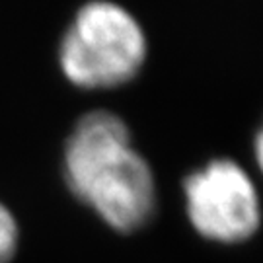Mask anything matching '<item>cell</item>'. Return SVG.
I'll return each mask as SVG.
<instances>
[{"mask_svg":"<svg viewBox=\"0 0 263 263\" xmlns=\"http://www.w3.org/2000/svg\"><path fill=\"white\" fill-rule=\"evenodd\" d=\"M63 170L68 189L113 230L131 234L154 216V172L119 115L86 113L65 144Z\"/></svg>","mask_w":263,"mask_h":263,"instance_id":"1","label":"cell"},{"mask_svg":"<svg viewBox=\"0 0 263 263\" xmlns=\"http://www.w3.org/2000/svg\"><path fill=\"white\" fill-rule=\"evenodd\" d=\"M148 45L129 10L94 0L78 10L61 41L59 63L78 88L109 90L131 82L146 61Z\"/></svg>","mask_w":263,"mask_h":263,"instance_id":"2","label":"cell"},{"mask_svg":"<svg viewBox=\"0 0 263 263\" xmlns=\"http://www.w3.org/2000/svg\"><path fill=\"white\" fill-rule=\"evenodd\" d=\"M185 215L199 236L216 244L248 242L261 226V199L236 160L215 158L183 181Z\"/></svg>","mask_w":263,"mask_h":263,"instance_id":"3","label":"cell"},{"mask_svg":"<svg viewBox=\"0 0 263 263\" xmlns=\"http://www.w3.org/2000/svg\"><path fill=\"white\" fill-rule=\"evenodd\" d=\"M18 248V224L4 205H0V263L12 261Z\"/></svg>","mask_w":263,"mask_h":263,"instance_id":"4","label":"cell"},{"mask_svg":"<svg viewBox=\"0 0 263 263\" xmlns=\"http://www.w3.org/2000/svg\"><path fill=\"white\" fill-rule=\"evenodd\" d=\"M254 156H255V162H257V168H259V172L263 174V125L257 129V133H255Z\"/></svg>","mask_w":263,"mask_h":263,"instance_id":"5","label":"cell"}]
</instances>
